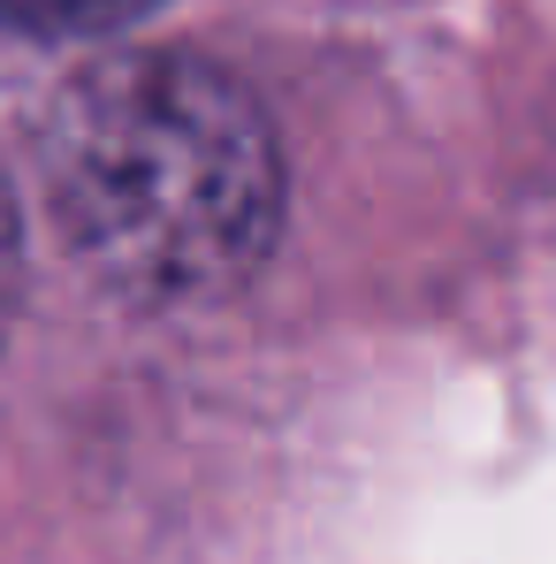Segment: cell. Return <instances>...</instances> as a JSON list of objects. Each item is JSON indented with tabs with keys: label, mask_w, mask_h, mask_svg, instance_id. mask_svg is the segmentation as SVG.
<instances>
[{
	"label": "cell",
	"mask_w": 556,
	"mask_h": 564,
	"mask_svg": "<svg viewBox=\"0 0 556 564\" xmlns=\"http://www.w3.org/2000/svg\"><path fill=\"white\" fill-rule=\"evenodd\" d=\"M15 297H23V229H15V198H8V176H0V336L15 321Z\"/></svg>",
	"instance_id": "cell-3"
},
{
	"label": "cell",
	"mask_w": 556,
	"mask_h": 564,
	"mask_svg": "<svg viewBox=\"0 0 556 564\" xmlns=\"http://www.w3.org/2000/svg\"><path fill=\"white\" fill-rule=\"evenodd\" d=\"M62 245L145 305L221 297L275 252L282 153L260 99L198 54H115L39 122Z\"/></svg>",
	"instance_id": "cell-1"
},
{
	"label": "cell",
	"mask_w": 556,
	"mask_h": 564,
	"mask_svg": "<svg viewBox=\"0 0 556 564\" xmlns=\"http://www.w3.org/2000/svg\"><path fill=\"white\" fill-rule=\"evenodd\" d=\"M161 0H0V31L23 39H107L138 15H153Z\"/></svg>",
	"instance_id": "cell-2"
}]
</instances>
